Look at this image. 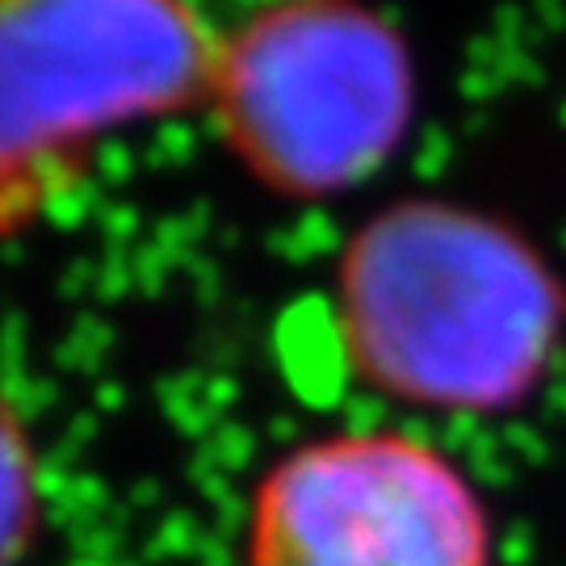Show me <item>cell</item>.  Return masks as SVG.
I'll list each match as a JSON object with an SVG mask.
<instances>
[{
	"instance_id": "cell-1",
	"label": "cell",
	"mask_w": 566,
	"mask_h": 566,
	"mask_svg": "<svg viewBox=\"0 0 566 566\" xmlns=\"http://www.w3.org/2000/svg\"><path fill=\"white\" fill-rule=\"evenodd\" d=\"M332 319L365 390L491 420L521 411L563 361L566 277L491 210L403 198L340 248Z\"/></svg>"
},
{
	"instance_id": "cell-5",
	"label": "cell",
	"mask_w": 566,
	"mask_h": 566,
	"mask_svg": "<svg viewBox=\"0 0 566 566\" xmlns=\"http://www.w3.org/2000/svg\"><path fill=\"white\" fill-rule=\"evenodd\" d=\"M42 453L21 407L0 386V566H21L42 533Z\"/></svg>"
},
{
	"instance_id": "cell-2",
	"label": "cell",
	"mask_w": 566,
	"mask_h": 566,
	"mask_svg": "<svg viewBox=\"0 0 566 566\" xmlns=\"http://www.w3.org/2000/svg\"><path fill=\"white\" fill-rule=\"evenodd\" d=\"M198 0H0V243L72 202L114 135L202 114Z\"/></svg>"
},
{
	"instance_id": "cell-3",
	"label": "cell",
	"mask_w": 566,
	"mask_h": 566,
	"mask_svg": "<svg viewBox=\"0 0 566 566\" xmlns=\"http://www.w3.org/2000/svg\"><path fill=\"white\" fill-rule=\"evenodd\" d=\"M202 114L264 193L332 202L407 143L416 55L365 0H264L223 25Z\"/></svg>"
},
{
	"instance_id": "cell-4",
	"label": "cell",
	"mask_w": 566,
	"mask_h": 566,
	"mask_svg": "<svg viewBox=\"0 0 566 566\" xmlns=\"http://www.w3.org/2000/svg\"><path fill=\"white\" fill-rule=\"evenodd\" d=\"M495 528L446 449L344 428L285 449L252 486L243 566H491Z\"/></svg>"
}]
</instances>
